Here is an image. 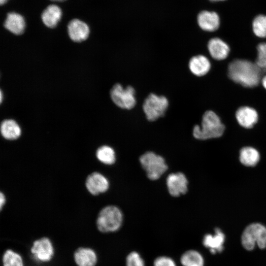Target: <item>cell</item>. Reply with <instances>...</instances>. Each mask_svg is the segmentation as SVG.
<instances>
[{"mask_svg": "<svg viewBox=\"0 0 266 266\" xmlns=\"http://www.w3.org/2000/svg\"><path fill=\"white\" fill-rule=\"evenodd\" d=\"M74 260L78 266H95L97 263V258L92 249L79 248L74 253Z\"/></svg>", "mask_w": 266, "mask_h": 266, "instance_id": "obj_21", "label": "cell"}, {"mask_svg": "<svg viewBox=\"0 0 266 266\" xmlns=\"http://www.w3.org/2000/svg\"><path fill=\"white\" fill-rule=\"evenodd\" d=\"M51 0L56 1H65L66 0Z\"/></svg>", "mask_w": 266, "mask_h": 266, "instance_id": "obj_33", "label": "cell"}, {"mask_svg": "<svg viewBox=\"0 0 266 266\" xmlns=\"http://www.w3.org/2000/svg\"><path fill=\"white\" fill-rule=\"evenodd\" d=\"M258 52L255 63L260 68L266 69V42L259 43L257 46Z\"/></svg>", "mask_w": 266, "mask_h": 266, "instance_id": "obj_26", "label": "cell"}, {"mask_svg": "<svg viewBox=\"0 0 266 266\" xmlns=\"http://www.w3.org/2000/svg\"><path fill=\"white\" fill-rule=\"evenodd\" d=\"M260 154L255 148L251 146L242 147L239 153L240 163L247 167L256 166L260 160Z\"/></svg>", "mask_w": 266, "mask_h": 266, "instance_id": "obj_19", "label": "cell"}, {"mask_svg": "<svg viewBox=\"0 0 266 266\" xmlns=\"http://www.w3.org/2000/svg\"><path fill=\"white\" fill-rule=\"evenodd\" d=\"M96 156L100 162L106 165H111L116 161L114 150L108 145H105L99 147L96 151Z\"/></svg>", "mask_w": 266, "mask_h": 266, "instance_id": "obj_23", "label": "cell"}, {"mask_svg": "<svg viewBox=\"0 0 266 266\" xmlns=\"http://www.w3.org/2000/svg\"><path fill=\"white\" fill-rule=\"evenodd\" d=\"M123 215L121 210L114 205H108L100 212L97 219L98 230L104 233L114 232L122 226Z\"/></svg>", "mask_w": 266, "mask_h": 266, "instance_id": "obj_3", "label": "cell"}, {"mask_svg": "<svg viewBox=\"0 0 266 266\" xmlns=\"http://www.w3.org/2000/svg\"><path fill=\"white\" fill-rule=\"evenodd\" d=\"M235 117L239 126L245 129H252L259 120L257 111L247 106L239 107L235 112Z\"/></svg>", "mask_w": 266, "mask_h": 266, "instance_id": "obj_10", "label": "cell"}, {"mask_svg": "<svg viewBox=\"0 0 266 266\" xmlns=\"http://www.w3.org/2000/svg\"><path fill=\"white\" fill-rule=\"evenodd\" d=\"M225 235L221 230L218 228L215 229V234H206L204 235L202 244L204 247L209 249L212 254L221 253L224 249V243Z\"/></svg>", "mask_w": 266, "mask_h": 266, "instance_id": "obj_15", "label": "cell"}, {"mask_svg": "<svg viewBox=\"0 0 266 266\" xmlns=\"http://www.w3.org/2000/svg\"><path fill=\"white\" fill-rule=\"evenodd\" d=\"M261 83L264 88L266 90V74L263 77Z\"/></svg>", "mask_w": 266, "mask_h": 266, "instance_id": "obj_30", "label": "cell"}, {"mask_svg": "<svg viewBox=\"0 0 266 266\" xmlns=\"http://www.w3.org/2000/svg\"><path fill=\"white\" fill-rule=\"evenodd\" d=\"M241 244L248 251L253 250L256 244L259 248H266V227L259 223L248 225L241 236Z\"/></svg>", "mask_w": 266, "mask_h": 266, "instance_id": "obj_4", "label": "cell"}, {"mask_svg": "<svg viewBox=\"0 0 266 266\" xmlns=\"http://www.w3.org/2000/svg\"><path fill=\"white\" fill-rule=\"evenodd\" d=\"M153 266H176V264L175 261L169 257L161 256L154 260Z\"/></svg>", "mask_w": 266, "mask_h": 266, "instance_id": "obj_28", "label": "cell"}, {"mask_svg": "<svg viewBox=\"0 0 266 266\" xmlns=\"http://www.w3.org/2000/svg\"><path fill=\"white\" fill-rule=\"evenodd\" d=\"M252 29L254 34L261 38H266V15L256 16L252 23Z\"/></svg>", "mask_w": 266, "mask_h": 266, "instance_id": "obj_24", "label": "cell"}, {"mask_svg": "<svg viewBox=\"0 0 266 266\" xmlns=\"http://www.w3.org/2000/svg\"><path fill=\"white\" fill-rule=\"evenodd\" d=\"M180 263L183 266H203L204 259L198 251L189 250L181 255Z\"/></svg>", "mask_w": 266, "mask_h": 266, "instance_id": "obj_22", "label": "cell"}, {"mask_svg": "<svg viewBox=\"0 0 266 266\" xmlns=\"http://www.w3.org/2000/svg\"><path fill=\"white\" fill-rule=\"evenodd\" d=\"M139 162L147 176L152 180L159 179L168 168L164 158L151 151L142 154Z\"/></svg>", "mask_w": 266, "mask_h": 266, "instance_id": "obj_6", "label": "cell"}, {"mask_svg": "<svg viewBox=\"0 0 266 266\" xmlns=\"http://www.w3.org/2000/svg\"><path fill=\"white\" fill-rule=\"evenodd\" d=\"M85 186L91 194L96 196L106 192L109 187V183L103 174L93 172L87 176Z\"/></svg>", "mask_w": 266, "mask_h": 266, "instance_id": "obj_9", "label": "cell"}, {"mask_svg": "<svg viewBox=\"0 0 266 266\" xmlns=\"http://www.w3.org/2000/svg\"><path fill=\"white\" fill-rule=\"evenodd\" d=\"M188 66L190 72L193 75L200 77L209 72L211 68V63L206 56L198 55L189 59Z\"/></svg>", "mask_w": 266, "mask_h": 266, "instance_id": "obj_13", "label": "cell"}, {"mask_svg": "<svg viewBox=\"0 0 266 266\" xmlns=\"http://www.w3.org/2000/svg\"><path fill=\"white\" fill-rule=\"evenodd\" d=\"M67 32L69 38L75 42L86 40L90 34V28L84 22L74 19L67 25Z\"/></svg>", "mask_w": 266, "mask_h": 266, "instance_id": "obj_11", "label": "cell"}, {"mask_svg": "<svg viewBox=\"0 0 266 266\" xmlns=\"http://www.w3.org/2000/svg\"><path fill=\"white\" fill-rule=\"evenodd\" d=\"M210 0L216 1H222V0Z\"/></svg>", "mask_w": 266, "mask_h": 266, "instance_id": "obj_34", "label": "cell"}, {"mask_svg": "<svg viewBox=\"0 0 266 266\" xmlns=\"http://www.w3.org/2000/svg\"><path fill=\"white\" fill-rule=\"evenodd\" d=\"M225 131L226 126L219 116L212 110H207L202 116L200 125L194 126L193 135L199 140L218 138L225 134Z\"/></svg>", "mask_w": 266, "mask_h": 266, "instance_id": "obj_2", "label": "cell"}, {"mask_svg": "<svg viewBox=\"0 0 266 266\" xmlns=\"http://www.w3.org/2000/svg\"><path fill=\"white\" fill-rule=\"evenodd\" d=\"M126 266H145L140 255L136 251L130 252L126 259Z\"/></svg>", "mask_w": 266, "mask_h": 266, "instance_id": "obj_27", "label": "cell"}, {"mask_svg": "<svg viewBox=\"0 0 266 266\" xmlns=\"http://www.w3.org/2000/svg\"><path fill=\"white\" fill-rule=\"evenodd\" d=\"M198 24L203 32L213 33L217 31L220 26V20L218 15L215 12L202 11L197 17Z\"/></svg>", "mask_w": 266, "mask_h": 266, "instance_id": "obj_12", "label": "cell"}, {"mask_svg": "<svg viewBox=\"0 0 266 266\" xmlns=\"http://www.w3.org/2000/svg\"><path fill=\"white\" fill-rule=\"evenodd\" d=\"M168 105L166 97L151 93L144 100L142 109L147 120L153 122L165 116Z\"/></svg>", "mask_w": 266, "mask_h": 266, "instance_id": "obj_5", "label": "cell"}, {"mask_svg": "<svg viewBox=\"0 0 266 266\" xmlns=\"http://www.w3.org/2000/svg\"><path fill=\"white\" fill-rule=\"evenodd\" d=\"M21 132L20 126L13 119H5L1 123V134L5 139L16 140L21 136Z\"/></svg>", "mask_w": 266, "mask_h": 266, "instance_id": "obj_20", "label": "cell"}, {"mask_svg": "<svg viewBox=\"0 0 266 266\" xmlns=\"http://www.w3.org/2000/svg\"><path fill=\"white\" fill-rule=\"evenodd\" d=\"M2 93L1 92V91H0V102H2Z\"/></svg>", "mask_w": 266, "mask_h": 266, "instance_id": "obj_32", "label": "cell"}, {"mask_svg": "<svg viewBox=\"0 0 266 266\" xmlns=\"http://www.w3.org/2000/svg\"><path fill=\"white\" fill-rule=\"evenodd\" d=\"M207 48L211 57L214 60L221 61L226 59L230 53L229 45L219 37H213L208 42Z\"/></svg>", "mask_w": 266, "mask_h": 266, "instance_id": "obj_16", "label": "cell"}, {"mask_svg": "<svg viewBox=\"0 0 266 266\" xmlns=\"http://www.w3.org/2000/svg\"><path fill=\"white\" fill-rule=\"evenodd\" d=\"M8 0H0V4L1 5L4 4Z\"/></svg>", "mask_w": 266, "mask_h": 266, "instance_id": "obj_31", "label": "cell"}, {"mask_svg": "<svg viewBox=\"0 0 266 266\" xmlns=\"http://www.w3.org/2000/svg\"><path fill=\"white\" fill-rule=\"evenodd\" d=\"M266 74V69L247 60L234 59L228 65V77L244 87L254 88L259 86Z\"/></svg>", "mask_w": 266, "mask_h": 266, "instance_id": "obj_1", "label": "cell"}, {"mask_svg": "<svg viewBox=\"0 0 266 266\" xmlns=\"http://www.w3.org/2000/svg\"><path fill=\"white\" fill-rule=\"evenodd\" d=\"M3 26L11 33L20 35L24 32L26 23L24 17L21 14L11 12L7 13Z\"/></svg>", "mask_w": 266, "mask_h": 266, "instance_id": "obj_17", "label": "cell"}, {"mask_svg": "<svg viewBox=\"0 0 266 266\" xmlns=\"http://www.w3.org/2000/svg\"><path fill=\"white\" fill-rule=\"evenodd\" d=\"M6 202V198L4 194L1 192L0 194V208L2 209Z\"/></svg>", "mask_w": 266, "mask_h": 266, "instance_id": "obj_29", "label": "cell"}, {"mask_svg": "<svg viewBox=\"0 0 266 266\" xmlns=\"http://www.w3.org/2000/svg\"><path fill=\"white\" fill-rule=\"evenodd\" d=\"M61 9L55 4L48 6L42 12L41 19L43 24L48 28H54L57 26L61 19Z\"/></svg>", "mask_w": 266, "mask_h": 266, "instance_id": "obj_18", "label": "cell"}, {"mask_svg": "<svg viewBox=\"0 0 266 266\" xmlns=\"http://www.w3.org/2000/svg\"><path fill=\"white\" fill-rule=\"evenodd\" d=\"M31 252L36 259L42 262L49 261L53 255L52 244L46 237H43L34 241Z\"/></svg>", "mask_w": 266, "mask_h": 266, "instance_id": "obj_14", "label": "cell"}, {"mask_svg": "<svg viewBox=\"0 0 266 266\" xmlns=\"http://www.w3.org/2000/svg\"><path fill=\"white\" fill-rule=\"evenodd\" d=\"M166 184L168 191L172 197H178L188 191V181L182 172L169 174L166 178Z\"/></svg>", "mask_w": 266, "mask_h": 266, "instance_id": "obj_8", "label": "cell"}, {"mask_svg": "<svg viewBox=\"0 0 266 266\" xmlns=\"http://www.w3.org/2000/svg\"><path fill=\"white\" fill-rule=\"evenodd\" d=\"M2 261L3 266H23L21 256L11 250L5 251Z\"/></svg>", "mask_w": 266, "mask_h": 266, "instance_id": "obj_25", "label": "cell"}, {"mask_svg": "<svg viewBox=\"0 0 266 266\" xmlns=\"http://www.w3.org/2000/svg\"><path fill=\"white\" fill-rule=\"evenodd\" d=\"M135 90L131 85L124 88L119 83H115L110 91V98L118 107L126 110L133 108L136 104Z\"/></svg>", "mask_w": 266, "mask_h": 266, "instance_id": "obj_7", "label": "cell"}]
</instances>
